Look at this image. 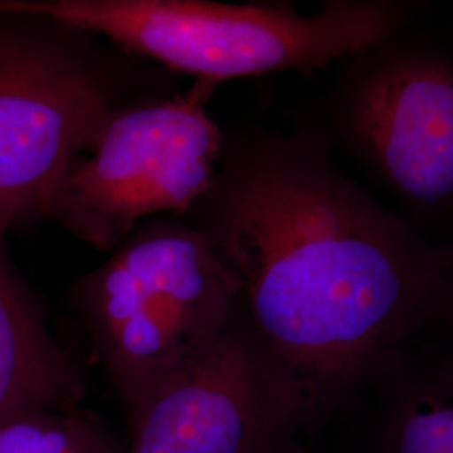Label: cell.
Returning <instances> with one entry per match:
<instances>
[{
  "mask_svg": "<svg viewBox=\"0 0 453 453\" xmlns=\"http://www.w3.org/2000/svg\"><path fill=\"white\" fill-rule=\"evenodd\" d=\"M185 219L324 418L450 323L452 249L349 179L319 127L224 133L211 187Z\"/></svg>",
  "mask_w": 453,
  "mask_h": 453,
  "instance_id": "1",
  "label": "cell"
},
{
  "mask_svg": "<svg viewBox=\"0 0 453 453\" xmlns=\"http://www.w3.org/2000/svg\"><path fill=\"white\" fill-rule=\"evenodd\" d=\"M35 12L95 34L131 56L194 78L211 95L228 80L314 73L408 29L398 0H327L314 14L289 2L26 0Z\"/></svg>",
  "mask_w": 453,
  "mask_h": 453,
  "instance_id": "2",
  "label": "cell"
},
{
  "mask_svg": "<svg viewBox=\"0 0 453 453\" xmlns=\"http://www.w3.org/2000/svg\"><path fill=\"white\" fill-rule=\"evenodd\" d=\"M131 56L95 34L0 2V234L48 217L71 165L140 97Z\"/></svg>",
  "mask_w": 453,
  "mask_h": 453,
  "instance_id": "3",
  "label": "cell"
},
{
  "mask_svg": "<svg viewBox=\"0 0 453 453\" xmlns=\"http://www.w3.org/2000/svg\"><path fill=\"white\" fill-rule=\"evenodd\" d=\"M241 303L235 277L185 217H153L74 288L91 355L125 413L203 349Z\"/></svg>",
  "mask_w": 453,
  "mask_h": 453,
  "instance_id": "4",
  "label": "cell"
},
{
  "mask_svg": "<svg viewBox=\"0 0 453 453\" xmlns=\"http://www.w3.org/2000/svg\"><path fill=\"white\" fill-rule=\"evenodd\" d=\"M209 96L194 86L114 110L71 165L46 219L113 252L153 217H185L209 190L224 146Z\"/></svg>",
  "mask_w": 453,
  "mask_h": 453,
  "instance_id": "5",
  "label": "cell"
},
{
  "mask_svg": "<svg viewBox=\"0 0 453 453\" xmlns=\"http://www.w3.org/2000/svg\"><path fill=\"white\" fill-rule=\"evenodd\" d=\"M125 417V453H291L311 445L326 421L241 303L217 338Z\"/></svg>",
  "mask_w": 453,
  "mask_h": 453,
  "instance_id": "6",
  "label": "cell"
},
{
  "mask_svg": "<svg viewBox=\"0 0 453 453\" xmlns=\"http://www.w3.org/2000/svg\"><path fill=\"white\" fill-rule=\"evenodd\" d=\"M331 142L396 195L415 224L452 211L453 63L410 27L341 61Z\"/></svg>",
  "mask_w": 453,
  "mask_h": 453,
  "instance_id": "7",
  "label": "cell"
},
{
  "mask_svg": "<svg viewBox=\"0 0 453 453\" xmlns=\"http://www.w3.org/2000/svg\"><path fill=\"white\" fill-rule=\"evenodd\" d=\"M0 234V417L27 408H84L81 368L49 329Z\"/></svg>",
  "mask_w": 453,
  "mask_h": 453,
  "instance_id": "8",
  "label": "cell"
},
{
  "mask_svg": "<svg viewBox=\"0 0 453 453\" xmlns=\"http://www.w3.org/2000/svg\"><path fill=\"white\" fill-rule=\"evenodd\" d=\"M372 453H453V359L417 346L372 374Z\"/></svg>",
  "mask_w": 453,
  "mask_h": 453,
  "instance_id": "9",
  "label": "cell"
},
{
  "mask_svg": "<svg viewBox=\"0 0 453 453\" xmlns=\"http://www.w3.org/2000/svg\"><path fill=\"white\" fill-rule=\"evenodd\" d=\"M0 453H125V440L86 408H27L0 417Z\"/></svg>",
  "mask_w": 453,
  "mask_h": 453,
  "instance_id": "10",
  "label": "cell"
},
{
  "mask_svg": "<svg viewBox=\"0 0 453 453\" xmlns=\"http://www.w3.org/2000/svg\"><path fill=\"white\" fill-rule=\"evenodd\" d=\"M309 447H311V445H304V447H299L297 450H294V452L291 453H309Z\"/></svg>",
  "mask_w": 453,
  "mask_h": 453,
  "instance_id": "11",
  "label": "cell"
},
{
  "mask_svg": "<svg viewBox=\"0 0 453 453\" xmlns=\"http://www.w3.org/2000/svg\"><path fill=\"white\" fill-rule=\"evenodd\" d=\"M0 2H2V0H0Z\"/></svg>",
  "mask_w": 453,
  "mask_h": 453,
  "instance_id": "12",
  "label": "cell"
}]
</instances>
